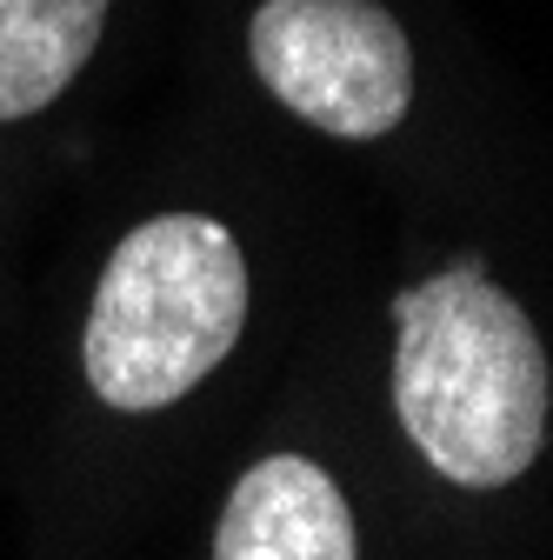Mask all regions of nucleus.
Listing matches in <instances>:
<instances>
[{
    "label": "nucleus",
    "instance_id": "1",
    "mask_svg": "<svg viewBox=\"0 0 553 560\" xmlns=\"http://www.w3.org/2000/svg\"><path fill=\"white\" fill-rule=\"evenodd\" d=\"M393 407L421 460L460 487H507L540 460L546 354L480 260L393 301Z\"/></svg>",
    "mask_w": 553,
    "mask_h": 560
},
{
    "label": "nucleus",
    "instance_id": "5",
    "mask_svg": "<svg viewBox=\"0 0 553 560\" xmlns=\"http://www.w3.org/2000/svg\"><path fill=\"white\" fill-rule=\"evenodd\" d=\"M101 27L107 0H0V120H27L74 88Z\"/></svg>",
    "mask_w": 553,
    "mask_h": 560
},
{
    "label": "nucleus",
    "instance_id": "2",
    "mask_svg": "<svg viewBox=\"0 0 553 560\" xmlns=\"http://www.w3.org/2000/svg\"><path fill=\"white\" fill-rule=\"evenodd\" d=\"M247 327V260L207 214L133 228L87 307V387L120 413L174 407L214 374Z\"/></svg>",
    "mask_w": 553,
    "mask_h": 560
},
{
    "label": "nucleus",
    "instance_id": "4",
    "mask_svg": "<svg viewBox=\"0 0 553 560\" xmlns=\"http://www.w3.org/2000/svg\"><path fill=\"white\" fill-rule=\"evenodd\" d=\"M214 560H361L348 494L320 460H254L227 494Z\"/></svg>",
    "mask_w": 553,
    "mask_h": 560
},
{
    "label": "nucleus",
    "instance_id": "3",
    "mask_svg": "<svg viewBox=\"0 0 553 560\" xmlns=\"http://www.w3.org/2000/svg\"><path fill=\"white\" fill-rule=\"evenodd\" d=\"M254 74L333 140H380L407 120L413 47L380 0H267L254 14Z\"/></svg>",
    "mask_w": 553,
    "mask_h": 560
}]
</instances>
